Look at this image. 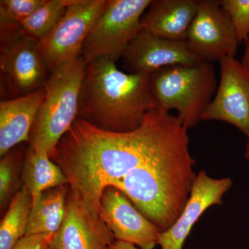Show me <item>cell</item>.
<instances>
[{"mask_svg":"<svg viewBox=\"0 0 249 249\" xmlns=\"http://www.w3.org/2000/svg\"><path fill=\"white\" fill-rule=\"evenodd\" d=\"M182 124L160 107L127 132H109L77 118L51 159L65 174L70 189L98 217L104 190L157 155Z\"/></svg>","mask_w":249,"mask_h":249,"instance_id":"6da1fadb","label":"cell"},{"mask_svg":"<svg viewBox=\"0 0 249 249\" xmlns=\"http://www.w3.org/2000/svg\"><path fill=\"white\" fill-rule=\"evenodd\" d=\"M188 128L181 126L157 155L113 183L160 232L177 222L196 175Z\"/></svg>","mask_w":249,"mask_h":249,"instance_id":"7a4b0ae2","label":"cell"},{"mask_svg":"<svg viewBox=\"0 0 249 249\" xmlns=\"http://www.w3.org/2000/svg\"><path fill=\"white\" fill-rule=\"evenodd\" d=\"M157 107L150 75L121 71L115 62L103 57L87 64L78 119L109 132H127Z\"/></svg>","mask_w":249,"mask_h":249,"instance_id":"3957f363","label":"cell"},{"mask_svg":"<svg viewBox=\"0 0 249 249\" xmlns=\"http://www.w3.org/2000/svg\"><path fill=\"white\" fill-rule=\"evenodd\" d=\"M87 62L79 55L54 70L45 86V97L31 131L30 147L52 157L58 142L78 118Z\"/></svg>","mask_w":249,"mask_h":249,"instance_id":"277c9868","label":"cell"},{"mask_svg":"<svg viewBox=\"0 0 249 249\" xmlns=\"http://www.w3.org/2000/svg\"><path fill=\"white\" fill-rule=\"evenodd\" d=\"M150 85L158 107L176 109L188 129L199 124L218 86L215 69L206 61L160 69L150 75Z\"/></svg>","mask_w":249,"mask_h":249,"instance_id":"5b68a950","label":"cell"},{"mask_svg":"<svg viewBox=\"0 0 249 249\" xmlns=\"http://www.w3.org/2000/svg\"><path fill=\"white\" fill-rule=\"evenodd\" d=\"M49 75L39 40L26 35L20 24L0 26V91L3 100L42 89Z\"/></svg>","mask_w":249,"mask_h":249,"instance_id":"8992f818","label":"cell"},{"mask_svg":"<svg viewBox=\"0 0 249 249\" xmlns=\"http://www.w3.org/2000/svg\"><path fill=\"white\" fill-rule=\"evenodd\" d=\"M152 0H107L90 29L80 55L87 63L96 58L117 62L142 30V18Z\"/></svg>","mask_w":249,"mask_h":249,"instance_id":"52a82bcc","label":"cell"},{"mask_svg":"<svg viewBox=\"0 0 249 249\" xmlns=\"http://www.w3.org/2000/svg\"><path fill=\"white\" fill-rule=\"evenodd\" d=\"M107 0H73L52 31L39 40L41 55L50 73L80 55L82 47Z\"/></svg>","mask_w":249,"mask_h":249,"instance_id":"ba28073f","label":"cell"},{"mask_svg":"<svg viewBox=\"0 0 249 249\" xmlns=\"http://www.w3.org/2000/svg\"><path fill=\"white\" fill-rule=\"evenodd\" d=\"M185 43L192 53L211 63L235 58L240 44L230 18L216 0H198Z\"/></svg>","mask_w":249,"mask_h":249,"instance_id":"9c48e42d","label":"cell"},{"mask_svg":"<svg viewBox=\"0 0 249 249\" xmlns=\"http://www.w3.org/2000/svg\"><path fill=\"white\" fill-rule=\"evenodd\" d=\"M220 78L202 121H220L249 137V70L235 58L219 61Z\"/></svg>","mask_w":249,"mask_h":249,"instance_id":"30bf717a","label":"cell"},{"mask_svg":"<svg viewBox=\"0 0 249 249\" xmlns=\"http://www.w3.org/2000/svg\"><path fill=\"white\" fill-rule=\"evenodd\" d=\"M99 216L116 240L128 242L140 249H154L157 245L160 233L158 228L117 188L109 186L103 191Z\"/></svg>","mask_w":249,"mask_h":249,"instance_id":"8fae6325","label":"cell"},{"mask_svg":"<svg viewBox=\"0 0 249 249\" xmlns=\"http://www.w3.org/2000/svg\"><path fill=\"white\" fill-rule=\"evenodd\" d=\"M115 241L101 217H93L70 188L63 222L53 235L50 249H109Z\"/></svg>","mask_w":249,"mask_h":249,"instance_id":"7c38bea8","label":"cell"},{"mask_svg":"<svg viewBox=\"0 0 249 249\" xmlns=\"http://www.w3.org/2000/svg\"><path fill=\"white\" fill-rule=\"evenodd\" d=\"M121 58L128 73L149 75L166 67L204 61L185 42L161 38L145 29L130 42Z\"/></svg>","mask_w":249,"mask_h":249,"instance_id":"4fadbf2b","label":"cell"},{"mask_svg":"<svg viewBox=\"0 0 249 249\" xmlns=\"http://www.w3.org/2000/svg\"><path fill=\"white\" fill-rule=\"evenodd\" d=\"M232 185L231 178H211L204 170L196 175L181 215L173 227L160 232V249H182L192 228L209 207L222 204V196Z\"/></svg>","mask_w":249,"mask_h":249,"instance_id":"5bb4252c","label":"cell"},{"mask_svg":"<svg viewBox=\"0 0 249 249\" xmlns=\"http://www.w3.org/2000/svg\"><path fill=\"white\" fill-rule=\"evenodd\" d=\"M45 97V88L0 102V156L29 142L36 116Z\"/></svg>","mask_w":249,"mask_h":249,"instance_id":"9a60e30c","label":"cell"},{"mask_svg":"<svg viewBox=\"0 0 249 249\" xmlns=\"http://www.w3.org/2000/svg\"><path fill=\"white\" fill-rule=\"evenodd\" d=\"M197 8L198 0H152L142 16V29L161 38L186 42Z\"/></svg>","mask_w":249,"mask_h":249,"instance_id":"2e32d148","label":"cell"},{"mask_svg":"<svg viewBox=\"0 0 249 249\" xmlns=\"http://www.w3.org/2000/svg\"><path fill=\"white\" fill-rule=\"evenodd\" d=\"M70 186L45 192L32 204L25 235L55 234L61 227Z\"/></svg>","mask_w":249,"mask_h":249,"instance_id":"e0dca14e","label":"cell"},{"mask_svg":"<svg viewBox=\"0 0 249 249\" xmlns=\"http://www.w3.org/2000/svg\"><path fill=\"white\" fill-rule=\"evenodd\" d=\"M24 186L35 203L45 192L57 187L69 185L61 168L47 154L38 153L29 147L23 170Z\"/></svg>","mask_w":249,"mask_h":249,"instance_id":"ac0fdd59","label":"cell"},{"mask_svg":"<svg viewBox=\"0 0 249 249\" xmlns=\"http://www.w3.org/2000/svg\"><path fill=\"white\" fill-rule=\"evenodd\" d=\"M33 201L24 186L11 200L0 224V249H11L25 236Z\"/></svg>","mask_w":249,"mask_h":249,"instance_id":"d6986e66","label":"cell"},{"mask_svg":"<svg viewBox=\"0 0 249 249\" xmlns=\"http://www.w3.org/2000/svg\"><path fill=\"white\" fill-rule=\"evenodd\" d=\"M73 0H45L38 9L20 23L26 35L41 40L53 29Z\"/></svg>","mask_w":249,"mask_h":249,"instance_id":"ffe728a7","label":"cell"},{"mask_svg":"<svg viewBox=\"0 0 249 249\" xmlns=\"http://www.w3.org/2000/svg\"><path fill=\"white\" fill-rule=\"evenodd\" d=\"M45 0H1L0 26L19 25Z\"/></svg>","mask_w":249,"mask_h":249,"instance_id":"44dd1931","label":"cell"},{"mask_svg":"<svg viewBox=\"0 0 249 249\" xmlns=\"http://www.w3.org/2000/svg\"><path fill=\"white\" fill-rule=\"evenodd\" d=\"M221 6L230 18L239 43L249 34V0H222Z\"/></svg>","mask_w":249,"mask_h":249,"instance_id":"7402d4cb","label":"cell"},{"mask_svg":"<svg viewBox=\"0 0 249 249\" xmlns=\"http://www.w3.org/2000/svg\"><path fill=\"white\" fill-rule=\"evenodd\" d=\"M1 157L0 161V204L2 209L14 188L15 169L18 153L11 152Z\"/></svg>","mask_w":249,"mask_h":249,"instance_id":"603a6c76","label":"cell"},{"mask_svg":"<svg viewBox=\"0 0 249 249\" xmlns=\"http://www.w3.org/2000/svg\"><path fill=\"white\" fill-rule=\"evenodd\" d=\"M54 234L25 235L11 249H50Z\"/></svg>","mask_w":249,"mask_h":249,"instance_id":"cb8c5ba5","label":"cell"},{"mask_svg":"<svg viewBox=\"0 0 249 249\" xmlns=\"http://www.w3.org/2000/svg\"><path fill=\"white\" fill-rule=\"evenodd\" d=\"M109 249H140L137 248L135 245L132 244L128 243V242H122V241L116 240Z\"/></svg>","mask_w":249,"mask_h":249,"instance_id":"d4e9b609","label":"cell"},{"mask_svg":"<svg viewBox=\"0 0 249 249\" xmlns=\"http://www.w3.org/2000/svg\"><path fill=\"white\" fill-rule=\"evenodd\" d=\"M245 53H244L243 57H242V61L241 62L249 70V34L247 40L245 41Z\"/></svg>","mask_w":249,"mask_h":249,"instance_id":"484cf974","label":"cell"},{"mask_svg":"<svg viewBox=\"0 0 249 249\" xmlns=\"http://www.w3.org/2000/svg\"><path fill=\"white\" fill-rule=\"evenodd\" d=\"M245 157L247 160H249V137H248V140L246 144Z\"/></svg>","mask_w":249,"mask_h":249,"instance_id":"4316f807","label":"cell"}]
</instances>
